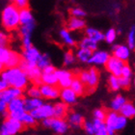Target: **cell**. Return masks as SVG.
I'll return each mask as SVG.
<instances>
[{"mask_svg": "<svg viewBox=\"0 0 135 135\" xmlns=\"http://www.w3.org/2000/svg\"><path fill=\"white\" fill-rule=\"evenodd\" d=\"M0 78L5 80L11 87L24 90L28 86L29 78L20 67L6 68L0 73Z\"/></svg>", "mask_w": 135, "mask_h": 135, "instance_id": "6da1fadb", "label": "cell"}, {"mask_svg": "<svg viewBox=\"0 0 135 135\" xmlns=\"http://www.w3.org/2000/svg\"><path fill=\"white\" fill-rule=\"evenodd\" d=\"M20 9L17 5H8L2 12V25L7 31H14L20 25Z\"/></svg>", "mask_w": 135, "mask_h": 135, "instance_id": "7a4b0ae2", "label": "cell"}, {"mask_svg": "<svg viewBox=\"0 0 135 135\" xmlns=\"http://www.w3.org/2000/svg\"><path fill=\"white\" fill-rule=\"evenodd\" d=\"M18 67L25 73V74L27 75V77L29 78V80H31L34 83V85L40 86L42 84V71L36 63H30L27 62L25 60H23L20 62Z\"/></svg>", "mask_w": 135, "mask_h": 135, "instance_id": "3957f363", "label": "cell"}, {"mask_svg": "<svg viewBox=\"0 0 135 135\" xmlns=\"http://www.w3.org/2000/svg\"><path fill=\"white\" fill-rule=\"evenodd\" d=\"M23 124L12 117L5 118L0 126V135H17L23 129Z\"/></svg>", "mask_w": 135, "mask_h": 135, "instance_id": "277c9868", "label": "cell"}, {"mask_svg": "<svg viewBox=\"0 0 135 135\" xmlns=\"http://www.w3.org/2000/svg\"><path fill=\"white\" fill-rule=\"evenodd\" d=\"M42 127H46V128H50L56 133V134H65L69 129L70 124L68 121H65L64 119L55 118V117H51L42 120Z\"/></svg>", "mask_w": 135, "mask_h": 135, "instance_id": "5b68a950", "label": "cell"}, {"mask_svg": "<svg viewBox=\"0 0 135 135\" xmlns=\"http://www.w3.org/2000/svg\"><path fill=\"white\" fill-rule=\"evenodd\" d=\"M9 117L17 119L20 121L22 115L26 112L24 108V98H16L8 102Z\"/></svg>", "mask_w": 135, "mask_h": 135, "instance_id": "8992f818", "label": "cell"}, {"mask_svg": "<svg viewBox=\"0 0 135 135\" xmlns=\"http://www.w3.org/2000/svg\"><path fill=\"white\" fill-rule=\"evenodd\" d=\"M37 121H42L45 119L53 117V104L42 103V105L30 112Z\"/></svg>", "mask_w": 135, "mask_h": 135, "instance_id": "52a82bcc", "label": "cell"}, {"mask_svg": "<svg viewBox=\"0 0 135 135\" xmlns=\"http://www.w3.org/2000/svg\"><path fill=\"white\" fill-rule=\"evenodd\" d=\"M124 65H126L124 61L119 59L113 55L108 59L107 63L105 64V68L111 74L120 77V76H122V70H123V68Z\"/></svg>", "mask_w": 135, "mask_h": 135, "instance_id": "ba28073f", "label": "cell"}, {"mask_svg": "<svg viewBox=\"0 0 135 135\" xmlns=\"http://www.w3.org/2000/svg\"><path fill=\"white\" fill-rule=\"evenodd\" d=\"M40 90L42 94V98L45 99H56L60 98V89L57 85L44 84L40 85Z\"/></svg>", "mask_w": 135, "mask_h": 135, "instance_id": "9c48e42d", "label": "cell"}, {"mask_svg": "<svg viewBox=\"0 0 135 135\" xmlns=\"http://www.w3.org/2000/svg\"><path fill=\"white\" fill-rule=\"evenodd\" d=\"M56 75L58 77V85L60 88H69L71 85L74 74L67 70H56Z\"/></svg>", "mask_w": 135, "mask_h": 135, "instance_id": "30bf717a", "label": "cell"}, {"mask_svg": "<svg viewBox=\"0 0 135 135\" xmlns=\"http://www.w3.org/2000/svg\"><path fill=\"white\" fill-rule=\"evenodd\" d=\"M22 95H23L22 89H18V88L9 86L6 90L0 92V99H3L6 102H10L12 99H16V98L22 97Z\"/></svg>", "mask_w": 135, "mask_h": 135, "instance_id": "8fae6325", "label": "cell"}, {"mask_svg": "<svg viewBox=\"0 0 135 135\" xmlns=\"http://www.w3.org/2000/svg\"><path fill=\"white\" fill-rule=\"evenodd\" d=\"M89 70V76H88L87 83L85 84L86 89H87V93L89 92H93L97 88L99 81V73L96 68H91Z\"/></svg>", "mask_w": 135, "mask_h": 135, "instance_id": "7c38bea8", "label": "cell"}, {"mask_svg": "<svg viewBox=\"0 0 135 135\" xmlns=\"http://www.w3.org/2000/svg\"><path fill=\"white\" fill-rule=\"evenodd\" d=\"M77 94L71 89L69 88H62L60 91V99L63 102L67 103L68 105H73L77 101Z\"/></svg>", "mask_w": 135, "mask_h": 135, "instance_id": "4fadbf2b", "label": "cell"}, {"mask_svg": "<svg viewBox=\"0 0 135 135\" xmlns=\"http://www.w3.org/2000/svg\"><path fill=\"white\" fill-rule=\"evenodd\" d=\"M120 115L119 112L116 111H110L107 112L106 119H105V126H106V129L109 133V135H115L116 133V123L118 120V117Z\"/></svg>", "mask_w": 135, "mask_h": 135, "instance_id": "5bb4252c", "label": "cell"}, {"mask_svg": "<svg viewBox=\"0 0 135 135\" xmlns=\"http://www.w3.org/2000/svg\"><path fill=\"white\" fill-rule=\"evenodd\" d=\"M22 59L30 63H36L38 62V60L40 59V57L42 54L40 53V51L37 49L36 47H34L33 45L28 48H24V50L22 52Z\"/></svg>", "mask_w": 135, "mask_h": 135, "instance_id": "9a60e30c", "label": "cell"}, {"mask_svg": "<svg viewBox=\"0 0 135 135\" xmlns=\"http://www.w3.org/2000/svg\"><path fill=\"white\" fill-rule=\"evenodd\" d=\"M113 55L119 59L127 62L130 56V48L124 45H114L113 46Z\"/></svg>", "mask_w": 135, "mask_h": 135, "instance_id": "2e32d148", "label": "cell"}, {"mask_svg": "<svg viewBox=\"0 0 135 135\" xmlns=\"http://www.w3.org/2000/svg\"><path fill=\"white\" fill-rule=\"evenodd\" d=\"M110 58L106 51H94L93 55L89 60V64L94 65H105Z\"/></svg>", "mask_w": 135, "mask_h": 135, "instance_id": "e0dca14e", "label": "cell"}, {"mask_svg": "<svg viewBox=\"0 0 135 135\" xmlns=\"http://www.w3.org/2000/svg\"><path fill=\"white\" fill-rule=\"evenodd\" d=\"M68 111H69V105L63 102L62 100L53 104V117L55 118L64 119L68 116Z\"/></svg>", "mask_w": 135, "mask_h": 135, "instance_id": "ac0fdd59", "label": "cell"}, {"mask_svg": "<svg viewBox=\"0 0 135 135\" xmlns=\"http://www.w3.org/2000/svg\"><path fill=\"white\" fill-rule=\"evenodd\" d=\"M44 103L42 98H24V108L25 111L27 112H31L36 108L40 107Z\"/></svg>", "mask_w": 135, "mask_h": 135, "instance_id": "d6986e66", "label": "cell"}, {"mask_svg": "<svg viewBox=\"0 0 135 135\" xmlns=\"http://www.w3.org/2000/svg\"><path fill=\"white\" fill-rule=\"evenodd\" d=\"M84 119L82 117L81 114H79L77 112H73L68 115V123L70 124V127H83L84 124Z\"/></svg>", "mask_w": 135, "mask_h": 135, "instance_id": "ffe728a7", "label": "cell"}, {"mask_svg": "<svg viewBox=\"0 0 135 135\" xmlns=\"http://www.w3.org/2000/svg\"><path fill=\"white\" fill-rule=\"evenodd\" d=\"M86 26V22L82 20L81 17H70L69 21H68L67 27L70 31H75V30H80L83 29Z\"/></svg>", "mask_w": 135, "mask_h": 135, "instance_id": "44dd1931", "label": "cell"}, {"mask_svg": "<svg viewBox=\"0 0 135 135\" xmlns=\"http://www.w3.org/2000/svg\"><path fill=\"white\" fill-rule=\"evenodd\" d=\"M70 88L77 94V96H83V95L87 93L86 86L79 79L78 76H74V78H73V82H71V85H70Z\"/></svg>", "mask_w": 135, "mask_h": 135, "instance_id": "7402d4cb", "label": "cell"}, {"mask_svg": "<svg viewBox=\"0 0 135 135\" xmlns=\"http://www.w3.org/2000/svg\"><path fill=\"white\" fill-rule=\"evenodd\" d=\"M20 25H25V24H29V23H35L33 15H32L31 11L27 7L20 9Z\"/></svg>", "mask_w": 135, "mask_h": 135, "instance_id": "603a6c76", "label": "cell"}, {"mask_svg": "<svg viewBox=\"0 0 135 135\" xmlns=\"http://www.w3.org/2000/svg\"><path fill=\"white\" fill-rule=\"evenodd\" d=\"M120 114L127 117V119H132L135 117V105L131 102L127 101L120 110Z\"/></svg>", "mask_w": 135, "mask_h": 135, "instance_id": "cb8c5ba5", "label": "cell"}, {"mask_svg": "<svg viewBox=\"0 0 135 135\" xmlns=\"http://www.w3.org/2000/svg\"><path fill=\"white\" fill-rule=\"evenodd\" d=\"M21 61H22V55H20L17 52L12 51L8 61H7V63L5 64V68L8 69V68L18 67Z\"/></svg>", "mask_w": 135, "mask_h": 135, "instance_id": "d4e9b609", "label": "cell"}, {"mask_svg": "<svg viewBox=\"0 0 135 135\" xmlns=\"http://www.w3.org/2000/svg\"><path fill=\"white\" fill-rule=\"evenodd\" d=\"M127 102V99L124 98V96H121V95H118L116 96L114 99H112V101L110 102V108L112 111H116V112H120V110L124 104Z\"/></svg>", "mask_w": 135, "mask_h": 135, "instance_id": "484cf974", "label": "cell"}, {"mask_svg": "<svg viewBox=\"0 0 135 135\" xmlns=\"http://www.w3.org/2000/svg\"><path fill=\"white\" fill-rule=\"evenodd\" d=\"M93 52L91 49L88 48H82L80 47L76 52V58L83 63H89V60L91 59V57L93 55Z\"/></svg>", "mask_w": 135, "mask_h": 135, "instance_id": "4316f807", "label": "cell"}, {"mask_svg": "<svg viewBox=\"0 0 135 135\" xmlns=\"http://www.w3.org/2000/svg\"><path fill=\"white\" fill-rule=\"evenodd\" d=\"M79 46L82 48H88V49H91L92 51H96L97 48H98V45H97V42L92 40L89 37H85L81 40V42L79 44Z\"/></svg>", "mask_w": 135, "mask_h": 135, "instance_id": "83f0119b", "label": "cell"}, {"mask_svg": "<svg viewBox=\"0 0 135 135\" xmlns=\"http://www.w3.org/2000/svg\"><path fill=\"white\" fill-rule=\"evenodd\" d=\"M42 82L44 84L58 85V77L56 75V71L52 73H42Z\"/></svg>", "mask_w": 135, "mask_h": 135, "instance_id": "f1b7e54d", "label": "cell"}, {"mask_svg": "<svg viewBox=\"0 0 135 135\" xmlns=\"http://www.w3.org/2000/svg\"><path fill=\"white\" fill-rule=\"evenodd\" d=\"M85 33H86V36L91 38V39L94 40V41H96L97 42L104 40L103 34L95 28H87L86 29V31H85Z\"/></svg>", "mask_w": 135, "mask_h": 135, "instance_id": "f546056e", "label": "cell"}, {"mask_svg": "<svg viewBox=\"0 0 135 135\" xmlns=\"http://www.w3.org/2000/svg\"><path fill=\"white\" fill-rule=\"evenodd\" d=\"M20 121L22 123L24 127H33L37 123V120L34 118L33 115L30 112H27V111L23 114Z\"/></svg>", "mask_w": 135, "mask_h": 135, "instance_id": "4dcf8cb0", "label": "cell"}, {"mask_svg": "<svg viewBox=\"0 0 135 135\" xmlns=\"http://www.w3.org/2000/svg\"><path fill=\"white\" fill-rule=\"evenodd\" d=\"M60 37L62 38L63 42H65L66 45H70V46H73V45H75V41L73 40L70 33L69 32V29H62L60 31Z\"/></svg>", "mask_w": 135, "mask_h": 135, "instance_id": "1f68e13d", "label": "cell"}, {"mask_svg": "<svg viewBox=\"0 0 135 135\" xmlns=\"http://www.w3.org/2000/svg\"><path fill=\"white\" fill-rule=\"evenodd\" d=\"M108 86H109L110 90L113 91V92L119 91L120 88H122L121 84H120V77L111 74L108 78Z\"/></svg>", "mask_w": 135, "mask_h": 135, "instance_id": "d6a6232c", "label": "cell"}, {"mask_svg": "<svg viewBox=\"0 0 135 135\" xmlns=\"http://www.w3.org/2000/svg\"><path fill=\"white\" fill-rule=\"evenodd\" d=\"M34 28H35V23H29V24H25V25H20V35L22 36V38L23 37H31Z\"/></svg>", "mask_w": 135, "mask_h": 135, "instance_id": "836d02e7", "label": "cell"}, {"mask_svg": "<svg viewBox=\"0 0 135 135\" xmlns=\"http://www.w3.org/2000/svg\"><path fill=\"white\" fill-rule=\"evenodd\" d=\"M11 52L12 50H10L7 46H0V62L4 64V66L8 61L9 57L11 55Z\"/></svg>", "mask_w": 135, "mask_h": 135, "instance_id": "e575fe53", "label": "cell"}, {"mask_svg": "<svg viewBox=\"0 0 135 135\" xmlns=\"http://www.w3.org/2000/svg\"><path fill=\"white\" fill-rule=\"evenodd\" d=\"M26 94H27V97H29V98H42L40 86H37V85H34L32 87L28 88Z\"/></svg>", "mask_w": 135, "mask_h": 135, "instance_id": "d590c367", "label": "cell"}, {"mask_svg": "<svg viewBox=\"0 0 135 135\" xmlns=\"http://www.w3.org/2000/svg\"><path fill=\"white\" fill-rule=\"evenodd\" d=\"M48 65H50V59H49V56H48L47 54H42L41 57H40V59L38 60V62H37V66L42 70V69H45V67H47Z\"/></svg>", "mask_w": 135, "mask_h": 135, "instance_id": "8d00e7d4", "label": "cell"}, {"mask_svg": "<svg viewBox=\"0 0 135 135\" xmlns=\"http://www.w3.org/2000/svg\"><path fill=\"white\" fill-rule=\"evenodd\" d=\"M127 118L123 116L122 114H120L118 117V120H117V123H116V131L123 130L124 127H127Z\"/></svg>", "mask_w": 135, "mask_h": 135, "instance_id": "74e56055", "label": "cell"}, {"mask_svg": "<svg viewBox=\"0 0 135 135\" xmlns=\"http://www.w3.org/2000/svg\"><path fill=\"white\" fill-rule=\"evenodd\" d=\"M127 46L130 49L135 48V26H132L127 36Z\"/></svg>", "mask_w": 135, "mask_h": 135, "instance_id": "f35d334b", "label": "cell"}, {"mask_svg": "<svg viewBox=\"0 0 135 135\" xmlns=\"http://www.w3.org/2000/svg\"><path fill=\"white\" fill-rule=\"evenodd\" d=\"M116 37H117V31H116L115 29L111 28L105 33V35H104V40H105L106 42H108V44H113L114 41L116 40Z\"/></svg>", "mask_w": 135, "mask_h": 135, "instance_id": "ab89813d", "label": "cell"}, {"mask_svg": "<svg viewBox=\"0 0 135 135\" xmlns=\"http://www.w3.org/2000/svg\"><path fill=\"white\" fill-rule=\"evenodd\" d=\"M75 62V56L74 54L73 53V51H67L65 54H64V65L66 66H70L73 65V63Z\"/></svg>", "mask_w": 135, "mask_h": 135, "instance_id": "60d3db41", "label": "cell"}, {"mask_svg": "<svg viewBox=\"0 0 135 135\" xmlns=\"http://www.w3.org/2000/svg\"><path fill=\"white\" fill-rule=\"evenodd\" d=\"M0 115L7 118L9 117V111H8V102H6L3 99H0Z\"/></svg>", "mask_w": 135, "mask_h": 135, "instance_id": "b9f144b4", "label": "cell"}, {"mask_svg": "<svg viewBox=\"0 0 135 135\" xmlns=\"http://www.w3.org/2000/svg\"><path fill=\"white\" fill-rule=\"evenodd\" d=\"M107 116V112L104 109H96L94 111V118L98 119V120H101V121H105Z\"/></svg>", "mask_w": 135, "mask_h": 135, "instance_id": "7bdbcfd3", "label": "cell"}, {"mask_svg": "<svg viewBox=\"0 0 135 135\" xmlns=\"http://www.w3.org/2000/svg\"><path fill=\"white\" fill-rule=\"evenodd\" d=\"M83 127H84V129L87 134L95 135V133H96V130H95V127H94L93 122H84Z\"/></svg>", "mask_w": 135, "mask_h": 135, "instance_id": "ee69618b", "label": "cell"}, {"mask_svg": "<svg viewBox=\"0 0 135 135\" xmlns=\"http://www.w3.org/2000/svg\"><path fill=\"white\" fill-rule=\"evenodd\" d=\"M70 15H71V17H83L86 16V13L80 8L70 9Z\"/></svg>", "mask_w": 135, "mask_h": 135, "instance_id": "f6af8a7d", "label": "cell"}, {"mask_svg": "<svg viewBox=\"0 0 135 135\" xmlns=\"http://www.w3.org/2000/svg\"><path fill=\"white\" fill-rule=\"evenodd\" d=\"M120 84L121 87L124 89H128L131 84V80L129 77H124V76H120Z\"/></svg>", "mask_w": 135, "mask_h": 135, "instance_id": "bcb514c9", "label": "cell"}, {"mask_svg": "<svg viewBox=\"0 0 135 135\" xmlns=\"http://www.w3.org/2000/svg\"><path fill=\"white\" fill-rule=\"evenodd\" d=\"M10 42V38L6 33L0 32V46H7Z\"/></svg>", "mask_w": 135, "mask_h": 135, "instance_id": "7dc6e473", "label": "cell"}, {"mask_svg": "<svg viewBox=\"0 0 135 135\" xmlns=\"http://www.w3.org/2000/svg\"><path fill=\"white\" fill-rule=\"evenodd\" d=\"M122 76H124V77H131L132 76V70L129 66L126 64L123 68V70H122Z\"/></svg>", "mask_w": 135, "mask_h": 135, "instance_id": "c3c4849f", "label": "cell"}, {"mask_svg": "<svg viewBox=\"0 0 135 135\" xmlns=\"http://www.w3.org/2000/svg\"><path fill=\"white\" fill-rule=\"evenodd\" d=\"M15 5H17L20 9L26 8L28 5V0H15Z\"/></svg>", "mask_w": 135, "mask_h": 135, "instance_id": "681fc988", "label": "cell"}, {"mask_svg": "<svg viewBox=\"0 0 135 135\" xmlns=\"http://www.w3.org/2000/svg\"><path fill=\"white\" fill-rule=\"evenodd\" d=\"M22 45H23V48H28V47H30V46H32L31 37H23Z\"/></svg>", "mask_w": 135, "mask_h": 135, "instance_id": "f907efd6", "label": "cell"}, {"mask_svg": "<svg viewBox=\"0 0 135 135\" xmlns=\"http://www.w3.org/2000/svg\"><path fill=\"white\" fill-rule=\"evenodd\" d=\"M42 73H52L56 71V69L50 64V65H48L47 67H45V69H42Z\"/></svg>", "mask_w": 135, "mask_h": 135, "instance_id": "816d5d0a", "label": "cell"}, {"mask_svg": "<svg viewBox=\"0 0 135 135\" xmlns=\"http://www.w3.org/2000/svg\"><path fill=\"white\" fill-rule=\"evenodd\" d=\"M95 135H109V133H108V131H107V129H106V126H104V127H102L101 128L97 130Z\"/></svg>", "mask_w": 135, "mask_h": 135, "instance_id": "f5cc1de1", "label": "cell"}, {"mask_svg": "<svg viewBox=\"0 0 135 135\" xmlns=\"http://www.w3.org/2000/svg\"><path fill=\"white\" fill-rule=\"evenodd\" d=\"M9 87V84L5 80H3V79L0 78V92H2V91L6 90L7 88Z\"/></svg>", "mask_w": 135, "mask_h": 135, "instance_id": "db71d44e", "label": "cell"}, {"mask_svg": "<svg viewBox=\"0 0 135 135\" xmlns=\"http://www.w3.org/2000/svg\"><path fill=\"white\" fill-rule=\"evenodd\" d=\"M4 69H5V66H4V64H2V63L0 62V73H1Z\"/></svg>", "mask_w": 135, "mask_h": 135, "instance_id": "11a10c76", "label": "cell"}, {"mask_svg": "<svg viewBox=\"0 0 135 135\" xmlns=\"http://www.w3.org/2000/svg\"><path fill=\"white\" fill-rule=\"evenodd\" d=\"M134 87H135V78H134Z\"/></svg>", "mask_w": 135, "mask_h": 135, "instance_id": "9f6ffc18", "label": "cell"}, {"mask_svg": "<svg viewBox=\"0 0 135 135\" xmlns=\"http://www.w3.org/2000/svg\"><path fill=\"white\" fill-rule=\"evenodd\" d=\"M11 1H12V2H14V1H15V0H11Z\"/></svg>", "mask_w": 135, "mask_h": 135, "instance_id": "6f0895ef", "label": "cell"}]
</instances>
